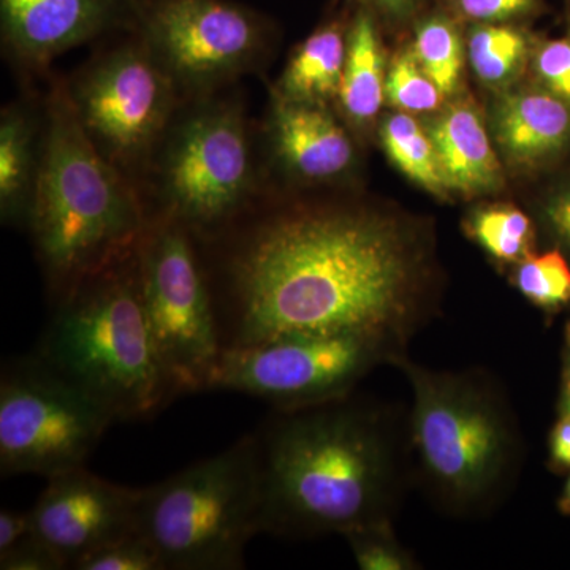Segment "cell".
Wrapping results in <instances>:
<instances>
[{"instance_id": "6da1fadb", "label": "cell", "mask_w": 570, "mask_h": 570, "mask_svg": "<svg viewBox=\"0 0 570 570\" xmlns=\"http://www.w3.org/2000/svg\"><path fill=\"white\" fill-rule=\"evenodd\" d=\"M225 348L358 335L409 354L444 298L433 224L363 198L245 214L197 242Z\"/></svg>"}, {"instance_id": "7a4b0ae2", "label": "cell", "mask_w": 570, "mask_h": 570, "mask_svg": "<svg viewBox=\"0 0 570 570\" xmlns=\"http://www.w3.org/2000/svg\"><path fill=\"white\" fill-rule=\"evenodd\" d=\"M254 434L268 534L316 539L395 521L414 487L407 411L374 397L275 409Z\"/></svg>"}, {"instance_id": "3957f363", "label": "cell", "mask_w": 570, "mask_h": 570, "mask_svg": "<svg viewBox=\"0 0 570 570\" xmlns=\"http://www.w3.org/2000/svg\"><path fill=\"white\" fill-rule=\"evenodd\" d=\"M412 406L407 436L414 485L441 513L490 517L508 501L524 463V439L508 390L483 367L450 371L400 356Z\"/></svg>"}, {"instance_id": "277c9868", "label": "cell", "mask_w": 570, "mask_h": 570, "mask_svg": "<svg viewBox=\"0 0 570 570\" xmlns=\"http://www.w3.org/2000/svg\"><path fill=\"white\" fill-rule=\"evenodd\" d=\"M140 190L94 146L63 81L43 104V137L31 217L33 247L51 302L132 254L149 225Z\"/></svg>"}, {"instance_id": "5b68a950", "label": "cell", "mask_w": 570, "mask_h": 570, "mask_svg": "<svg viewBox=\"0 0 570 570\" xmlns=\"http://www.w3.org/2000/svg\"><path fill=\"white\" fill-rule=\"evenodd\" d=\"M33 352L116 423L151 419L176 397L142 306L137 249L55 299Z\"/></svg>"}, {"instance_id": "8992f818", "label": "cell", "mask_w": 570, "mask_h": 570, "mask_svg": "<svg viewBox=\"0 0 570 570\" xmlns=\"http://www.w3.org/2000/svg\"><path fill=\"white\" fill-rule=\"evenodd\" d=\"M138 531L165 570L245 568L247 543L264 532L255 434L141 489Z\"/></svg>"}, {"instance_id": "52a82bcc", "label": "cell", "mask_w": 570, "mask_h": 570, "mask_svg": "<svg viewBox=\"0 0 570 570\" xmlns=\"http://www.w3.org/2000/svg\"><path fill=\"white\" fill-rule=\"evenodd\" d=\"M184 100L154 153L151 219L209 239L254 209L257 178L245 107L234 97Z\"/></svg>"}, {"instance_id": "ba28073f", "label": "cell", "mask_w": 570, "mask_h": 570, "mask_svg": "<svg viewBox=\"0 0 570 570\" xmlns=\"http://www.w3.org/2000/svg\"><path fill=\"white\" fill-rule=\"evenodd\" d=\"M137 262L142 306L176 397L206 392L223 343L197 239L174 220L151 219Z\"/></svg>"}, {"instance_id": "9c48e42d", "label": "cell", "mask_w": 570, "mask_h": 570, "mask_svg": "<svg viewBox=\"0 0 570 570\" xmlns=\"http://www.w3.org/2000/svg\"><path fill=\"white\" fill-rule=\"evenodd\" d=\"M116 420L37 352L6 363L0 379V472L45 479L82 468Z\"/></svg>"}, {"instance_id": "30bf717a", "label": "cell", "mask_w": 570, "mask_h": 570, "mask_svg": "<svg viewBox=\"0 0 570 570\" xmlns=\"http://www.w3.org/2000/svg\"><path fill=\"white\" fill-rule=\"evenodd\" d=\"M63 88L94 146L132 183L148 170L184 102L170 75L135 32L92 58Z\"/></svg>"}, {"instance_id": "8fae6325", "label": "cell", "mask_w": 570, "mask_h": 570, "mask_svg": "<svg viewBox=\"0 0 570 570\" xmlns=\"http://www.w3.org/2000/svg\"><path fill=\"white\" fill-rule=\"evenodd\" d=\"M130 31L184 100L212 96L261 70L273 48L269 21L232 0H135Z\"/></svg>"}, {"instance_id": "7c38bea8", "label": "cell", "mask_w": 570, "mask_h": 570, "mask_svg": "<svg viewBox=\"0 0 570 570\" xmlns=\"http://www.w3.org/2000/svg\"><path fill=\"white\" fill-rule=\"evenodd\" d=\"M401 352L373 337L302 335L225 348L208 390H228L266 401L279 411L351 395L379 366Z\"/></svg>"}, {"instance_id": "4fadbf2b", "label": "cell", "mask_w": 570, "mask_h": 570, "mask_svg": "<svg viewBox=\"0 0 570 570\" xmlns=\"http://www.w3.org/2000/svg\"><path fill=\"white\" fill-rule=\"evenodd\" d=\"M141 489L118 485L86 466L48 479L31 512L33 534L73 569L111 540L138 530Z\"/></svg>"}, {"instance_id": "5bb4252c", "label": "cell", "mask_w": 570, "mask_h": 570, "mask_svg": "<svg viewBox=\"0 0 570 570\" xmlns=\"http://www.w3.org/2000/svg\"><path fill=\"white\" fill-rule=\"evenodd\" d=\"M265 137L273 164L296 187L344 186L358 168V138L332 105L288 102L272 96Z\"/></svg>"}, {"instance_id": "9a60e30c", "label": "cell", "mask_w": 570, "mask_h": 570, "mask_svg": "<svg viewBox=\"0 0 570 570\" xmlns=\"http://www.w3.org/2000/svg\"><path fill=\"white\" fill-rule=\"evenodd\" d=\"M135 0H0L2 45L21 69L41 71L63 52L132 29Z\"/></svg>"}, {"instance_id": "2e32d148", "label": "cell", "mask_w": 570, "mask_h": 570, "mask_svg": "<svg viewBox=\"0 0 570 570\" xmlns=\"http://www.w3.org/2000/svg\"><path fill=\"white\" fill-rule=\"evenodd\" d=\"M487 122L502 164L521 175L550 170L570 154V105L535 82L497 92Z\"/></svg>"}, {"instance_id": "e0dca14e", "label": "cell", "mask_w": 570, "mask_h": 570, "mask_svg": "<svg viewBox=\"0 0 570 570\" xmlns=\"http://www.w3.org/2000/svg\"><path fill=\"white\" fill-rule=\"evenodd\" d=\"M450 197L478 200L505 189L504 164L474 100L459 99L428 124Z\"/></svg>"}, {"instance_id": "ac0fdd59", "label": "cell", "mask_w": 570, "mask_h": 570, "mask_svg": "<svg viewBox=\"0 0 570 570\" xmlns=\"http://www.w3.org/2000/svg\"><path fill=\"white\" fill-rule=\"evenodd\" d=\"M385 61L382 28L373 14L351 9L343 80L333 105L356 138L366 137L385 105Z\"/></svg>"}, {"instance_id": "d6986e66", "label": "cell", "mask_w": 570, "mask_h": 570, "mask_svg": "<svg viewBox=\"0 0 570 570\" xmlns=\"http://www.w3.org/2000/svg\"><path fill=\"white\" fill-rule=\"evenodd\" d=\"M43 137L41 116L26 104H10L0 112V219L29 230L39 179Z\"/></svg>"}, {"instance_id": "ffe728a7", "label": "cell", "mask_w": 570, "mask_h": 570, "mask_svg": "<svg viewBox=\"0 0 570 570\" xmlns=\"http://www.w3.org/2000/svg\"><path fill=\"white\" fill-rule=\"evenodd\" d=\"M348 14L322 22L292 52L272 96L288 102L335 105L346 62Z\"/></svg>"}, {"instance_id": "44dd1931", "label": "cell", "mask_w": 570, "mask_h": 570, "mask_svg": "<svg viewBox=\"0 0 570 570\" xmlns=\"http://www.w3.org/2000/svg\"><path fill=\"white\" fill-rule=\"evenodd\" d=\"M538 40L517 22L471 24L466 56L472 73L491 91L512 88L530 67Z\"/></svg>"}, {"instance_id": "7402d4cb", "label": "cell", "mask_w": 570, "mask_h": 570, "mask_svg": "<svg viewBox=\"0 0 570 570\" xmlns=\"http://www.w3.org/2000/svg\"><path fill=\"white\" fill-rule=\"evenodd\" d=\"M464 235L499 268L510 269L538 253L534 217L508 202H483L463 217Z\"/></svg>"}, {"instance_id": "603a6c76", "label": "cell", "mask_w": 570, "mask_h": 570, "mask_svg": "<svg viewBox=\"0 0 570 570\" xmlns=\"http://www.w3.org/2000/svg\"><path fill=\"white\" fill-rule=\"evenodd\" d=\"M377 135L382 148L401 174L439 200H449L433 140L414 115L397 110L385 112L379 119Z\"/></svg>"}, {"instance_id": "cb8c5ba5", "label": "cell", "mask_w": 570, "mask_h": 570, "mask_svg": "<svg viewBox=\"0 0 570 570\" xmlns=\"http://www.w3.org/2000/svg\"><path fill=\"white\" fill-rule=\"evenodd\" d=\"M411 50L445 97L456 96L463 77L466 43L461 22L444 7L423 13L412 26Z\"/></svg>"}, {"instance_id": "d4e9b609", "label": "cell", "mask_w": 570, "mask_h": 570, "mask_svg": "<svg viewBox=\"0 0 570 570\" xmlns=\"http://www.w3.org/2000/svg\"><path fill=\"white\" fill-rule=\"evenodd\" d=\"M509 276L517 292L547 317L570 309V261L560 247L531 254Z\"/></svg>"}, {"instance_id": "484cf974", "label": "cell", "mask_w": 570, "mask_h": 570, "mask_svg": "<svg viewBox=\"0 0 570 570\" xmlns=\"http://www.w3.org/2000/svg\"><path fill=\"white\" fill-rule=\"evenodd\" d=\"M448 97L423 71L411 47L403 48L387 70L385 104L407 115H431L444 108Z\"/></svg>"}, {"instance_id": "4316f807", "label": "cell", "mask_w": 570, "mask_h": 570, "mask_svg": "<svg viewBox=\"0 0 570 570\" xmlns=\"http://www.w3.org/2000/svg\"><path fill=\"white\" fill-rule=\"evenodd\" d=\"M395 521L366 524L343 534L355 562L363 570H417L423 569L412 550L395 532Z\"/></svg>"}, {"instance_id": "83f0119b", "label": "cell", "mask_w": 570, "mask_h": 570, "mask_svg": "<svg viewBox=\"0 0 570 570\" xmlns=\"http://www.w3.org/2000/svg\"><path fill=\"white\" fill-rule=\"evenodd\" d=\"M77 570H165L159 553L140 531L135 530L105 543L75 564Z\"/></svg>"}, {"instance_id": "f1b7e54d", "label": "cell", "mask_w": 570, "mask_h": 570, "mask_svg": "<svg viewBox=\"0 0 570 570\" xmlns=\"http://www.w3.org/2000/svg\"><path fill=\"white\" fill-rule=\"evenodd\" d=\"M530 69L535 85L570 105V33L538 40Z\"/></svg>"}, {"instance_id": "f546056e", "label": "cell", "mask_w": 570, "mask_h": 570, "mask_svg": "<svg viewBox=\"0 0 570 570\" xmlns=\"http://www.w3.org/2000/svg\"><path fill=\"white\" fill-rule=\"evenodd\" d=\"M542 0H444V9L461 24L520 22L542 10Z\"/></svg>"}, {"instance_id": "4dcf8cb0", "label": "cell", "mask_w": 570, "mask_h": 570, "mask_svg": "<svg viewBox=\"0 0 570 570\" xmlns=\"http://www.w3.org/2000/svg\"><path fill=\"white\" fill-rule=\"evenodd\" d=\"M535 224L570 257V174L551 183L535 202Z\"/></svg>"}, {"instance_id": "1f68e13d", "label": "cell", "mask_w": 570, "mask_h": 570, "mask_svg": "<svg viewBox=\"0 0 570 570\" xmlns=\"http://www.w3.org/2000/svg\"><path fill=\"white\" fill-rule=\"evenodd\" d=\"M351 9H362L376 18L382 29L403 31L431 9L433 0H344Z\"/></svg>"}, {"instance_id": "d6a6232c", "label": "cell", "mask_w": 570, "mask_h": 570, "mask_svg": "<svg viewBox=\"0 0 570 570\" xmlns=\"http://www.w3.org/2000/svg\"><path fill=\"white\" fill-rule=\"evenodd\" d=\"M2 570H61L67 569L62 558L41 542L36 534L0 557Z\"/></svg>"}, {"instance_id": "836d02e7", "label": "cell", "mask_w": 570, "mask_h": 570, "mask_svg": "<svg viewBox=\"0 0 570 570\" xmlns=\"http://www.w3.org/2000/svg\"><path fill=\"white\" fill-rule=\"evenodd\" d=\"M33 534L31 512L21 510H0V557Z\"/></svg>"}, {"instance_id": "e575fe53", "label": "cell", "mask_w": 570, "mask_h": 570, "mask_svg": "<svg viewBox=\"0 0 570 570\" xmlns=\"http://www.w3.org/2000/svg\"><path fill=\"white\" fill-rule=\"evenodd\" d=\"M549 468L557 474L570 472V414H558L549 434Z\"/></svg>"}, {"instance_id": "d590c367", "label": "cell", "mask_w": 570, "mask_h": 570, "mask_svg": "<svg viewBox=\"0 0 570 570\" xmlns=\"http://www.w3.org/2000/svg\"><path fill=\"white\" fill-rule=\"evenodd\" d=\"M558 414H570V321L564 325L561 346V381Z\"/></svg>"}, {"instance_id": "8d00e7d4", "label": "cell", "mask_w": 570, "mask_h": 570, "mask_svg": "<svg viewBox=\"0 0 570 570\" xmlns=\"http://www.w3.org/2000/svg\"><path fill=\"white\" fill-rule=\"evenodd\" d=\"M558 510H560L561 515L570 517V472L568 482H566L564 489L558 498Z\"/></svg>"}, {"instance_id": "74e56055", "label": "cell", "mask_w": 570, "mask_h": 570, "mask_svg": "<svg viewBox=\"0 0 570 570\" xmlns=\"http://www.w3.org/2000/svg\"><path fill=\"white\" fill-rule=\"evenodd\" d=\"M569 7H570V0H568Z\"/></svg>"}]
</instances>
